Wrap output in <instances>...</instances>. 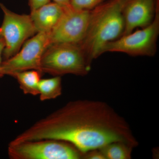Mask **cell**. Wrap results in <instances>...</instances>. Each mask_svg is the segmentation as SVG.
Listing matches in <instances>:
<instances>
[{
  "label": "cell",
  "instance_id": "1",
  "mask_svg": "<svg viewBox=\"0 0 159 159\" xmlns=\"http://www.w3.org/2000/svg\"><path fill=\"white\" fill-rule=\"evenodd\" d=\"M70 143L83 153L121 141L139 145L128 122L106 102L70 101L16 137L17 143L45 140Z\"/></svg>",
  "mask_w": 159,
  "mask_h": 159
},
{
  "label": "cell",
  "instance_id": "2",
  "mask_svg": "<svg viewBox=\"0 0 159 159\" xmlns=\"http://www.w3.org/2000/svg\"><path fill=\"white\" fill-rule=\"evenodd\" d=\"M129 0H109L91 10L88 29L80 44L90 62L105 53L106 47L121 37L125 28L123 10Z\"/></svg>",
  "mask_w": 159,
  "mask_h": 159
},
{
  "label": "cell",
  "instance_id": "3",
  "mask_svg": "<svg viewBox=\"0 0 159 159\" xmlns=\"http://www.w3.org/2000/svg\"><path fill=\"white\" fill-rule=\"evenodd\" d=\"M91 64L79 44H52L43 54L40 71L54 76H84L90 71Z\"/></svg>",
  "mask_w": 159,
  "mask_h": 159
},
{
  "label": "cell",
  "instance_id": "4",
  "mask_svg": "<svg viewBox=\"0 0 159 159\" xmlns=\"http://www.w3.org/2000/svg\"><path fill=\"white\" fill-rule=\"evenodd\" d=\"M8 154L11 159H80L84 156L70 143L50 139L9 144Z\"/></svg>",
  "mask_w": 159,
  "mask_h": 159
},
{
  "label": "cell",
  "instance_id": "5",
  "mask_svg": "<svg viewBox=\"0 0 159 159\" xmlns=\"http://www.w3.org/2000/svg\"><path fill=\"white\" fill-rule=\"evenodd\" d=\"M159 34V6L150 24L109 43L106 52H118L132 56L152 57L156 54Z\"/></svg>",
  "mask_w": 159,
  "mask_h": 159
},
{
  "label": "cell",
  "instance_id": "6",
  "mask_svg": "<svg viewBox=\"0 0 159 159\" xmlns=\"http://www.w3.org/2000/svg\"><path fill=\"white\" fill-rule=\"evenodd\" d=\"M0 8L4 15L0 36L5 41L2 55L6 60L15 55L26 41L38 32L30 15L15 13L2 3Z\"/></svg>",
  "mask_w": 159,
  "mask_h": 159
},
{
  "label": "cell",
  "instance_id": "7",
  "mask_svg": "<svg viewBox=\"0 0 159 159\" xmlns=\"http://www.w3.org/2000/svg\"><path fill=\"white\" fill-rule=\"evenodd\" d=\"M50 45L49 33L38 32L27 40L15 55L2 62L3 75L11 76L17 72L29 70L41 72L42 57Z\"/></svg>",
  "mask_w": 159,
  "mask_h": 159
},
{
  "label": "cell",
  "instance_id": "8",
  "mask_svg": "<svg viewBox=\"0 0 159 159\" xmlns=\"http://www.w3.org/2000/svg\"><path fill=\"white\" fill-rule=\"evenodd\" d=\"M91 11L65 8L59 21L49 33L50 45L54 43L80 44L88 29Z\"/></svg>",
  "mask_w": 159,
  "mask_h": 159
},
{
  "label": "cell",
  "instance_id": "9",
  "mask_svg": "<svg viewBox=\"0 0 159 159\" xmlns=\"http://www.w3.org/2000/svg\"><path fill=\"white\" fill-rule=\"evenodd\" d=\"M159 0H129L123 10L125 28L122 35L138 28L148 25L153 21Z\"/></svg>",
  "mask_w": 159,
  "mask_h": 159
},
{
  "label": "cell",
  "instance_id": "10",
  "mask_svg": "<svg viewBox=\"0 0 159 159\" xmlns=\"http://www.w3.org/2000/svg\"><path fill=\"white\" fill-rule=\"evenodd\" d=\"M65 9L57 3L50 2L31 11L30 16L38 33H50L62 16Z\"/></svg>",
  "mask_w": 159,
  "mask_h": 159
},
{
  "label": "cell",
  "instance_id": "11",
  "mask_svg": "<svg viewBox=\"0 0 159 159\" xmlns=\"http://www.w3.org/2000/svg\"><path fill=\"white\" fill-rule=\"evenodd\" d=\"M41 73L37 70H29L17 72L11 77L17 80L24 94L36 96L39 95L38 85Z\"/></svg>",
  "mask_w": 159,
  "mask_h": 159
},
{
  "label": "cell",
  "instance_id": "12",
  "mask_svg": "<svg viewBox=\"0 0 159 159\" xmlns=\"http://www.w3.org/2000/svg\"><path fill=\"white\" fill-rule=\"evenodd\" d=\"M39 95L41 101L54 99L62 93V80L60 76L48 79H41L38 85Z\"/></svg>",
  "mask_w": 159,
  "mask_h": 159
},
{
  "label": "cell",
  "instance_id": "13",
  "mask_svg": "<svg viewBox=\"0 0 159 159\" xmlns=\"http://www.w3.org/2000/svg\"><path fill=\"white\" fill-rule=\"evenodd\" d=\"M134 147L125 142H111L100 148L105 159H130Z\"/></svg>",
  "mask_w": 159,
  "mask_h": 159
},
{
  "label": "cell",
  "instance_id": "14",
  "mask_svg": "<svg viewBox=\"0 0 159 159\" xmlns=\"http://www.w3.org/2000/svg\"><path fill=\"white\" fill-rule=\"evenodd\" d=\"M106 0H70V5L77 10L91 11Z\"/></svg>",
  "mask_w": 159,
  "mask_h": 159
},
{
  "label": "cell",
  "instance_id": "15",
  "mask_svg": "<svg viewBox=\"0 0 159 159\" xmlns=\"http://www.w3.org/2000/svg\"><path fill=\"white\" fill-rule=\"evenodd\" d=\"M83 159H105V157L100 148H99L89 151L84 153Z\"/></svg>",
  "mask_w": 159,
  "mask_h": 159
},
{
  "label": "cell",
  "instance_id": "16",
  "mask_svg": "<svg viewBox=\"0 0 159 159\" xmlns=\"http://www.w3.org/2000/svg\"><path fill=\"white\" fill-rule=\"evenodd\" d=\"M31 11H34L51 2V0H28Z\"/></svg>",
  "mask_w": 159,
  "mask_h": 159
},
{
  "label": "cell",
  "instance_id": "17",
  "mask_svg": "<svg viewBox=\"0 0 159 159\" xmlns=\"http://www.w3.org/2000/svg\"><path fill=\"white\" fill-rule=\"evenodd\" d=\"M5 47V43L4 38L2 36H0V78H2L4 76L2 70V55L3 54V51Z\"/></svg>",
  "mask_w": 159,
  "mask_h": 159
},
{
  "label": "cell",
  "instance_id": "18",
  "mask_svg": "<svg viewBox=\"0 0 159 159\" xmlns=\"http://www.w3.org/2000/svg\"><path fill=\"white\" fill-rule=\"evenodd\" d=\"M54 2L57 3L64 8L70 6V0H53Z\"/></svg>",
  "mask_w": 159,
  "mask_h": 159
}]
</instances>
